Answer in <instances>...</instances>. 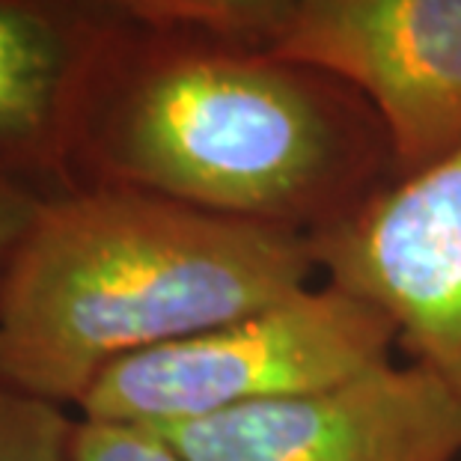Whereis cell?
<instances>
[{"label":"cell","instance_id":"obj_1","mask_svg":"<svg viewBox=\"0 0 461 461\" xmlns=\"http://www.w3.org/2000/svg\"><path fill=\"white\" fill-rule=\"evenodd\" d=\"M396 176L375 111L321 68L122 22L86 93L72 188L107 185L316 232Z\"/></svg>","mask_w":461,"mask_h":461},{"label":"cell","instance_id":"obj_2","mask_svg":"<svg viewBox=\"0 0 461 461\" xmlns=\"http://www.w3.org/2000/svg\"><path fill=\"white\" fill-rule=\"evenodd\" d=\"M316 274L310 232L131 188L60 191L0 292V381L77 414L116 363L268 307Z\"/></svg>","mask_w":461,"mask_h":461},{"label":"cell","instance_id":"obj_3","mask_svg":"<svg viewBox=\"0 0 461 461\" xmlns=\"http://www.w3.org/2000/svg\"><path fill=\"white\" fill-rule=\"evenodd\" d=\"M399 348L378 307L333 283L107 369L77 405L99 423L161 429L321 393L384 366Z\"/></svg>","mask_w":461,"mask_h":461},{"label":"cell","instance_id":"obj_4","mask_svg":"<svg viewBox=\"0 0 461 461\" xmlns=\"http://www.w3.org/2000/svg\"><path fill=\"white\" fill-rule=\"evenodd\" d=\"M310 239L321 280L384 312L408 360L461 402V143Z\"/></svg>","mask_w":461,"mask_h":461},{"label":"cell","instance_id":"obj_5","mask_svg":"<svg viewBox=\"0 0 461 461\" xmlns=\"http://www.w3.org/2000/svg\"><path fill=\"white\" fill-rule=\"evenodd\" d=\"M268 51L363 95L387 131L396 176L461 143V0H301Z\"/></svg>","mask_w":461,"mask_h":461},{"label":"cell","instance_id":"obj_6","mask_svg":"<svg viewBox=\"0 0 461 461\" xmlns=\"http://www.w3.org/2000/svg\"><path fill=\"white\" fill-rule=\"evenodd\" d=\"M185 461H458L461 402L417 363L321 393L149 429Z\"/></svg>","mask_w":461,"mask_h":461},{"label":"cell","instance_id":"obj_7","mask_svg":"<svg viewBox=\"0 0 461 461\" xmlns=\"http://www.w3.org/2000/svg\"><path fill=\"white\" fill-rule=\"evenodd\" d=\"M122 22L104 0H0V176L72 191L77 122Z\"/></svg>","mask_w":461,"mask_h":461},{"label":"cell","instance_id":"obj_8","mask_svg":"<svg viewBox=\"0 0 461 461\" xmlns=\"http://www.w3.org/2000/svg\"><path fill=\"white\" fill-rule=\"evenodd\" d=\"M125 22L197 31L230 42L271 48L301 0H104Z\"/></svg>","mask_w":461,"mask_h":461},{"label":"cell","instance_id":"obj_9","mask_svg":"<svg viewBox=\"0 0 461 461\" xmlns=\"http://www.w3.org/2000/svg\"><path fill=\"white\" fill-rule=\"evenodd\" d=\"M77 414L0 381V461H75Z\"/></svg>","mask_w":461,"mask_h":461},{"label":"cell","instance_id":"obj_10","mask_svg":"<svg viewBox=\"0 0 461 461\" xmlns=\"http://www.w3.org/2000/svg\"><path fill=\"white\" fill-rule=\"evenodd\" d=\"M75 461H185L149 429L77 417Z\"/></svg>","mask_w":461,"mask_h":461},{"label":"cell","instance_id":"obj_11","mask_svg":"<svg viewBox=\"0 0 461 461\" xmlns=\"http://www.w3.org/2000/svg\"><path fill=\"white\" fill-rule=\"evenodd\" d=\"M48 197L36 188L0 176V292H4L9 265H13L18 244L24 241L27 230L33 227L39 209Z\"/></svg>","mask_w":461,"mask_h":461}]
</instances>
